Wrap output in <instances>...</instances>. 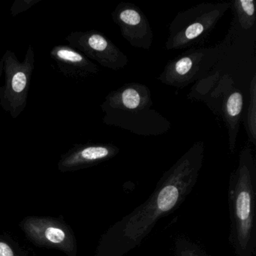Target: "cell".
I'll list each match as a JSON object with an SVG mask.
<instances>
[{"instance_id":"obj_5","label":"cell","mask_w":256,"mask_h":256,"mask_svg":"<svg viewBox=\"0 0 256 256\" xmlns=\"http://www.w3.org/2000/svg\"><path fill=\"white\" fill-rule=\"evenodd\" d=\"M229 7V4H202L180 13L170 24L166 48H186L200 42L210 35Z\"/></svg>"},{"instance_id":"obj_8","label":"cell","mask_w":256,"mask_h":256,"mask_svg":"<svg viewBox=\"0 0 256 256\" xmlns=\"http://www.w3.org/2000/svg\"><path fill=\"white\" fill-rule=\"evenodd\" d=\"M218 49H192L166 65L158 80L169 86L182 88L198 78L215 64Z\"/></svg>"},{"instance_id":"obj_3","label":"cell","mask_w":256,"mask_h":256,"mask_svg":"<svg viewBox=\"0 0 256 256\" xmlns=\"http://www.w3.org/2000/svg\"><path fill=\"white\" fill-rule=\"evenodd\" d=\"M150 91L140 84H127L112 91L102 104L103 122L136 134L154 136L166 132L170 124L156 110Z\"/></svg>"},{"instance_id":"obj_11","label":"cell","mask_w":256,"mask_h":256,"mask_svg":"<svg viewBox=\"0 0 256 256\" xmlns=\"http://www.w3.org/2000/svg\"><path fill=\"white\" fill-rule=\"evenodd\" d=\"M50 56L60 72L68 78L82 80L100 72L96 64L68 44L54 46L50 50Z\"/></svg>"},{"instance_id":"obj_1","label":"cell","mask_w":256,"mask_h":256,"mask_svg":"<svg viewBox=\"0 0 256 256\" xmlns=\"http://www.w3.org/2000/svg\"><path fill=\"white\" fill-rule=\"evenodd\" d=\"M203 142L194 144L164 172L149 198L110 226L94 256H124L138 246L157 222L178 209L197 182L203 164Z\"/></svg>"},{"instance_id":"obj_4","label":"cell","mask_w":256,"mask_h":256,"mask_svg":"<svg viewBox=\"0 0 256 256\" xmlns=\"http://www.w3.org/2000/svg\"><path fill=\"white\" fill-rule=\"evenodd\" d=\"M35 62L32 46L22 62L11 50H6L0 59V106L13 119L26 108Z\"/></svg>"},{"instance_id":"obj_16","label":"cell","mask_w":256,"mask_h":256,"mask_svg":"<svg viewBox=\"0 0 256 256\" xmlns=\"http://www.w3.org/2000/svg\"><path fill=\"white\" fill-rule=\"evenodd\" d=\"M0 256H28L22 246L6 234H0Z\"/></svg>"},{"instance_id":"obj_13","label":"cell","mask_w":256,"mask_h":256,"mask_svg":"<svg viewBox=\"0 0 256 256\" xmlns=\"http://www.w3.org/2000/svg\"><path fill=\"white\" fill-rule=\"evenodd\" d=\"M234 8L242 29L247 30L256 23V6L254 0H236Z\"/></svg>"},{"instance_id":"obj_10","label":"cell","mask_w":256,"mask_h":256,"mask_svg":"<svg viewBox=\"0 0 256 256\" xmlns=\"http://www.w3.org/2000/svg\"><path fill=\"white\" fill-rule=\"evenodd\" d=\"M119 152L112 144H76L61 156L58 169L61 173L77 172L110 160Z\"/></svg>"},{"instance_id":"obj_2","label":"cell","mask_w":256,"mask_h":256,"mask_svg":"<svg viewBox=\"0 0 256 256\" xmlns=\"http://www.w3.org/2000/svg\"><path fill=\"white\" fill-rule=\"evenodd\" d=\"M256 163L251 149L240 154L228 186L229 240L236 256H254L256 248Z\"/></svg>"},{"instance_id":"obj_17","label":"cell","mask_w":256,"mask_h":256,"mask_svg":"<svg viewBox=\"0 0 256 256\" xmlns=\"http://www.w3.org/2000/svg\"><path fill=\"white\" fill-rule=\"evenodd\" d=\"M41 1L42 0H14L10 8L12 16L14 18L22 13L25 12Z\"/></svg>"},{"instance_id":"obj_12","label":"cell","mask_w":256,"mask_h":256,"mask_svg":"<svg viewBox=\"0 0 256 256\" xmlns=\"http://www.w3.org/2000/svg\"><path fill=\"white\" fill-rule=\"evenodd\" d=\"M242 108L244 96L238 90L234 91L227 97L223 106L224 122L228 132L229 148L232 152H234Z\"/></svg>"},{"instance_id":"obj_9","label":"cell","mask_w":256,"mask_h":256,"mask_svg":"<svg viewBox=\"0 0 256 256\" xmlns=\"http://www.w3.org/2000/svg\"><path fill=\"white\" fill-rule=\"evenodd\" d=\"M112 20L120 30L122 36L136 48L149 50L154 32L148 18L132 4L120 2L112 12Z\"/></svg>"},{"instance_id":"obj_6","label":"cell","mask_w":256,"mask_h":256,"mask_svg":"<svg viewBox=\"0 0 256 256\" xmlns=\"http://www.w3.org/2000/svg\"><path fill=\"white\" fill-rule=\"evenodd\" d=\"M19 227L36 246L58 250L67 256H78L74 230L61 217L28 216L19 223Z\"/></svg>"},{"instance_id":"obj_7","label":"cell","mask_w":256,"mask_h":256,"mask_svg":"<svg viewBox=\"0 0 256 256\" xmlns=\"http://www.w3.org/2000/svg\"><path fill=\"white\" fill-rule=\"evenodd\" d=\"M66 40L68 46L104 68L118 71L128 64L125 54L100 31H74L68 34Z\"/></svg>"},{"instance_id":"obj_14","label":"cell","mask_w":256,"mask_h":256,"mask_svg":"<svg viewBox=\"0 0 256 256\" xmlns=\"http://www.w3.org/2000/svg\"><path fill=\"white\" fill-rule=\"evenodd\" d=\"M246 116V132L250 142L256 144V76H253L250 85V101Z\"/></svg>"},{"instance_id":"obj_18","label":"cell","mask_w":256,"mask_h":256,"mask_svg":"<svg viewBox=\"0 0 256 256\" xmlns=\"http://www.w3.org/2000/svg\"><path fill=\"white\" fill-rule=\"evenodd\" d=\"M35 256H36V254H35Z\"/></svg>"},{"instance_id":"obj_15","label":"cell","mask_w":256,"mask_h":256,"mask_svg":"<svg viewBox=\"0 0 256 256\" xmlns=\"http://www.w3.org/2000/svg\"><path fill=\"white\" fill-rule=\"evenodd\" d=\"M175 256H210L198 245L184 238L175 241Z\"/></svg>"}]
</instances>
